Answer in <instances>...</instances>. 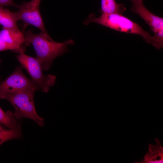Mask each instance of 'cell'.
<instances>
[{
    "mask_svg": "<svg viewBox=\"0 0 163 163\" xmlns=\"http://www.w3.org/2000/svg\"><path fill=\"white\" fill-rule=\"evenodd\" d=\"M24 36L26 45L32 44L37 55L36 58L44 71L49 69L53 60L68 51V46L74 43L72 40L63 42H56L50 37L48 33L41 31L39 34H35L31 29L27 30Z\"/></svg>",
    "mask_w": 163,
    "mask_h": 163,
    "instance_id": "cell-1",
    "label": "cell"
},
{
    "mask_svg": "<svg viewBox=\"0 0 163 163\" xmlns=\"http://www.w3.org/2000/svg\"><path fill=\"white\" fill-rule=\"evenodd\" d=\"M92 22L121 32L139 35L147 43L159 49L158 42L154 36H151L149 31L145 30L141 26L122 14H102L99 17H96L94 14H91L84 24L87 25Z\"/></svg>",
    "mask_w": 163,
    "mask_h": 163,
    "instance_id": "cell-2",
    "label": "cell"
},
{
    "mask_svg": "<svg viewBox=\"0 0 163 163\" xmlns=\"http://www.w3.org/2000/svg\"><path fill=\"white\" fill-rule=\"evenodd\" d=\"M35 89H28L19 92L6 93L1 95L0 99H5L13 106V115L17 120L27 118L33 120L40 126L44 125V119L37 114L34 102Z\"/></svg>",
    "mask_w": 163,
    "mask_h": 163,
    "instance_id": "cell-3",
    "label": "cell"
},
{
    "mask_svg": "<svg viewBox=\"0 0 163 163\" xmlns=\"http://www.w3.org/2000/svg\"><path fill=\"white\" fill-rule=\"evenodd\" d=\"M24 52V51H21L16 56L17 59L39 89L43 92H47L50 87L54 85L56 76L43 75L40 64L37 58L27 55Z\"/></svg>",
    "mask_w": 163,
    "mask_h": 163,
    "instance_id": "cell-4",
    "label": "cell"
},
{
    "mask_svg": "<svg viewBox=\"0 0 163 163\" xmlns=\"http://www.w3.org/2000/svg\"><path fill=\"white\" fill-rule=\"evenodd\" d=\"M41 0H31L24 2L18 5V10L14 12L17 19L24 24V28L31 25L39 29L41 31L47 33L41 17L40 5Z\"/></svg>",
    "mask_w": 163,
    "mask_h": 163,
    "instance_id": "cell-5",
    "label": "cell"
},
{
    "mask_svg": "<svg viewBox=\"0 0 163 163\" xmlns=\"http://www.w3.org/2000/svg\"><path fill=\"white\" fill-rule=\"evenodd\" d=\"M32 89L40 90L37 85L24 74L22 68L18 66L8 78L0 83V97L5 94L17 93Z\"/></svg>",
    "mask_w": 163,
    "mask_h": 163,
    "instance_id": "cell-6",
    "label": "cell"
},
{
    "mask_svg": "<svg viewBox=\"0 0 163 163\" xmlns=\"http://www.w3.org/2000/svg\"><path fill=\"white\" fill-rule=\"evenodd\" d=\"M131 11L139 15L149 26L154 34L161 48L163 46V18L149 11L144 5L143 0L133 3Z\"/></svg>",
    "mask_w": 163,
    "mask_h": 163,
    "instance_id": "cell-7",
    "label": "cell"
},
{
    "mask_svg": "<svg viewBox=\"0 0 163 163\" xmlns=\"http://www.w3.org/2000/svg\"><path fill=\"white\" fill-rule=\"evenodd\" d=\"M0 40L14 46L19 53L25 50L22 45L25 43V37L20 31H17L11 29L3 28L0 31Z\"/></svg>",
    "mask_w": 163,
    "mask_h": 163,
    "instance_id": "cell-8",
    "label": "cell"
},
{
    "mask_svg": "<svg viewBox=\"0 0 163 163\" xmlns=\"http://www.w3.org/2000/svg\"><path fill=\"white\" fill-rule=\"evenodd\" d=\"M17 21L14 12L3 7H0V24L3 26V28L20 31L17 24Z\"/></svg>",
    "mask_w": 163,
    "mask_h": 163,
    "instance_id": "cell-9",
    "label": "cell"
},
{
    "mask_svg": "<svg viewBox=\"0 0 163 163\" xmlns=\"http://www.w3.org/2000/svg\"><path fill=\"white\" fill-rule=\"evenodd\" d=\"M21 121L15 128L11 129H6L0 124V145L10 140L22 138Z\"/></svg>",
    "mask_w": 163,
    "mask_h": 163,
    "instance_id": "cell-10",
    "label": "cell"
},
{
    "mask_svg": "<svg viewBox=\"0 0 163 163\" xmlns=\"http://www.w3.org/2000/svg\"><path fill=\"white\" fill-rule=\"evenodd\" d=\"M124 5L118 4L115 0H101L100 11L102 14H122L126 11Z\"/></svg>",
    "mask_w": 163,
    "mask_h": 163,
    "instance_id": "cell-11",
    "label": "cell"
},
{
    "mask_svg": "<svg viewBox=\"0 0 163 163\" xmlns=\"http://www.w3.org/2000/svg\"><path fill=\"white\" fill-rule=\"evenodd\" d=\"M156 145H153L154 150H153L151 145H149V151L145 157L144 162H163V148L161 146L159 140L156 139Z\"/></svg>",
    "mask_w": 163,
    "mask_h": 163,
    "instance_id": "cell-12",
    "label": "cell"
},
{
    "mask_svg": "<svg viewBox=\"0 0 163 163\" xmlns=\"http://www.w3.org/2000/svg\"><path fill=\"white\" fill-rule=\"evenodd\" d=\"M19 122L11 111L4 112L0 107V124L10 129L15 128Z\"/></svg>",
    "mask_w": 163,
    "mask_h": 163,
    "instance_id": "cell-13",
    "label": "cell"
},
{
    "mask_svg": "<svg viewBox=\"0 0 163 163\" xmlns=\"http://www.w3.org/2000/svg\"><path fill=\"white\" fill-rule=\"evenodd\" d=\"M11 50L18 53L17 49L13 46L0 40V52Z\"/></svg>",
    "mask_w": 163,
    "mask_h": 163,
    "instance_id": "cell-14",
    "label": "cell"
},
{
    "mask_svg": "<svg viewBox=\"0 0 163 163\" xmlns=\"http://www.w3.org/2000/svg\"><path fill=\"white\" fill-rule=\"evenodd\" d=\"M18 5L13 0H0V7L12 6L17 8Z\"/></svg>",
    "mask_w": 163,
    "mask_h": 163,
    "instance_id": "cell-15",
    "label": "cell"
},
{
    "mask_svg": "<svg viewBox=\"0 0 163 163\" xmlns=\"http://www.w3.org/2000/svg\"><path fill=\"white\" fill-rule=\"evenodd\" d=\"M132 2V3H136L138 2H139L141 1H142L143 0H130Z\"/></svg>",
    "mask_w": 163,
    "mask_h": 163,
    "instance_id": "cell-16",
    "label": "cell"
}]
</instances>
